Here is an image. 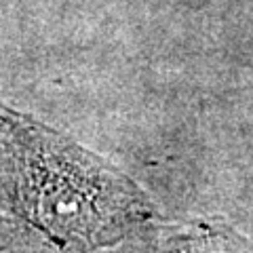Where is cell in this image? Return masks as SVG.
<instances>
[{
	"mask_svg": "<svg viewBox=\"0 0 253 253\" xmlns=\"http://www.w3.org/2000/svg\"><path fill=\"white\" fill-rule=\"evenodd\" d=\"M4 209L68 253H89L137 234L154 215L148 196L99 158L0 108Z\"/></svg>",
	"mask_w": 253,
	"mask_h": 253,
	"instance_id": "cell-1",
	"label": "cell"
},
{
	"mask_svg": "<svg viewBox=\"0 0 253 253\" xmlns=\"http://www.w3.org/2000/svg\"><path fill=\"white\" fill-rule=\"evenodd\" d=\"M0 253H68L13 213H0Z\"/></svg>",
	"mask_w": 253,
	"mask_h": 253,
	"instance_id": "cell-2",
	"label": "cell"
}]
</instances>
